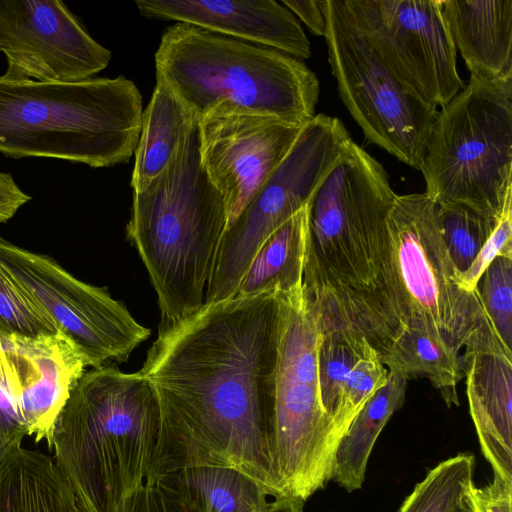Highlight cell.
<instances>
[{
	"instance_id": "cell-10",
	"label": "cell",
	"mask_w": 512,
	"mask_h": 512,
	"mask_svg": "<svg viewBox=\"0 0 512 512\" xmlns=\"http://www.w3.org/2000/svg\"><path fill=\"white\" fill-rule=\"evenodd\" d=\"M328 60L345 107L365 138L420 170L438 108L409 92L356 27L344 0L321 1Z\"/></svg>"
},
{
	"instance_id": "cell-16",
	"label": "cell",
	"mask_w": 512,
	"mask_h": 512,
	"mask_svg": "<svg viewBox=\"0 0 512 512\" xmlns=\"http://www.w3.org/2000/svg\"><path fill=\"white\" fill-rule=\"evenodd\" d=\"M199 125L202 165L224 199L226 229L286 157L305 124L220 108L199 119Z\"/></svg>"
},
{
	"instance_id": "cell-13",
	"label": "cell",
	"mask_w": 512,
	"mask_h": 512,
	"mask_svg": "<svg viewBox=\"0 0 512 512\" xmlns=\"http://www.w3.org/2000/svg\"><path fill=\"white\" fill-rule=\"evenodd\" d=\"M360 33L413 95L444 107L465 86L442 0H344Z\"/></svg>"
},
{
	"instance_id": "cell-12",
	"label": "cell",
	"mask_w": 512,
	"mask_h": 512,
	"mask_svg": "<svg viewBox=\"0 0 512 512\" xmlns=\"http://www.w3.org/2000/svg\"><path fill=\"white\" fill-rule=\"evenodd\" d=\"M0 266L75 345L88 367L126 362L151 334L107 288L76 279L48 255L0 237Z\"/></svg>"
},
{
	"instance_id": "cell-31",
	"label": "cell",
	"mask_w": 512,
	"mask_h": 512,
	"mask_svg": "<svg viewBox=\"0 0 512 512\" xmlns=\"http://www.w3.org/2000/svg\"><path fill=\"white\" fill-rule=\"evenodd\" d=\"M389 371L370 346L357 360L348 377L342 404V420L346 428L388 380Z\"/></svg>"
},
{
	"instance_id": "cell-19",
	"label": "cell",
	"mask_w": 512,
	"mask_h": 512,
	"mask_svg": "<svg viewBox=\"0 0 512 512\" xmlns=\"http://www.w3.org/2000/svg\"><path fill=\"white\" fill-rule=\"evenodd\" d=\"M442 10L471 78L512 79V0H442Z\"/></svg>"
},
{
	"instance_id": "cell-24",
	"label": "cell",
	"mask_w": 512,
	"mask_h": 512,
	"mask_svg": "<svg viewBox=\"0 0 512 512\" xmlns=\"http://www.w3.org/2000/svg\"><path fill=\"white\" fill-rule=\"evenodd\" d=\"M308 236V204L263 243L235 296L264 291L290 292L303 285Z\"/></svg>"
},
{
	"instance_id": "cell-29",
	"label": "cell",
	"mask_w": 512,
	"mask_h": 512,
	"mask_svg": "<svg viewBox=\"0 0 512 512\" xmlns=\"http://www.w3.org/2000/svg\"><path fill=\"white\" fill-rule=\"evenodd\" d=\"M0 334L38 338L61 334L0 266Z\"/></svg>"
},
{
	"instance_id": "cell-9",
	"label": "cell",
	"mask_w": 512,
	"mask_h": 512,
	"mask_svg": "<svg viewBox=\"0 0 512 512\" xmlns=\"http://www.w3.org/2000/svg\"><path fill=\"white\" fill-rule=\"evenodd\" d=\"M280 307L272 433L281 495L306 501L332 479L340 441L318 381L321 325L303 285L277 292Z\"/></svg>"
},
{
	"instance_id": "cell-34",
	"label": "cell",
	"mask_w": 512,
	"mask_h": 512,
	"mask_svg": "<svg viewBox=\"0 0 512 512\" xmlns=\"http://www.w3.org/2000/svg\"><path fill=\"white\" fill-rule=\"evenodd\" d=\"M466 498L473 512H512V482L494 475L483 487L472 483Z\"/></svg>"
},
{
	"instance_id": "cell-38",
	"label": "cell",
	"mask_w": 512,
	"mask_h": 512,
	"mask_svg": "<svg viewBox=\"0 0 512 512\" xmlns=\"http://www.w3.org/2000/svg\"><path fill=\"white\" fill-rule=\"evenodd\" d=\"M452 512H473L470 505L468 504L467 498L464 500V502L458 506L455 510Z\"/></svg>"
},
{
	"instance_id": "cell-14",
	"label": "cell",
	"mask_w": 512,
	"mask_h": 512,
	"mask_svg": "<svg viewBox=\"0 0 512 512\" xmlns=\"http://www.w3.org/2000/svg\"><path fill=\"white\" fill-rule=\"evenodd\" d=\"M86 367L62 334H0V455L27 435L51 448L55 420Z\"/></svg>"
},
{
	"instance_id": "cell-2",
	"label": "cell",
	"mask_w": 512,
	"mask_h": 512,
	"mask_svg": "<svg viewBox=\"0 0 512 512\" xmlns=\"http://www.w3.org/2000/svg\"><path fill=\"white\" fill-rule=\"evenodd\" d=\"M396 195L382 167L337 164L308 203L303 274L321 328L356 331L385 366L408 332L386 224Z\"/></svg>"
},
{
	"instance_id": "cell-17",
	"label": "cell",
	"mask_w": 512,
	"mask_h": 512,
	"mask_svg": "<svg viewBox=\"0 0 512 512\" xmlns=\"http://www.w3.org/2000/svg\"><path fill=\"white\" fill-rule=\"evenodd\" d=\"M135 4L145 17L195 25L299 60L311 56L298 20L274 0H137Z\"/></svg>"
},
{
	"instance_id": "cell-33",
	"label": "cell",
	"mask_w": 512,
	"mask_h": 512,
	"mask_svg": "<svg viewBox=\"0 0 512 512\" xmlns=\"http://www.w3.org/2000/svg\"><path fill=\"white\" fill-rule=\"evenodd\" d=\"M115 512L198 511L174 490L156 481H145L120 502Z\"/></svg>"
},
{
	"instance_id": "cell-4",
	"label": "cell",
	"mask_w": 512,
	"mask_h": 512,
	"mask_svg": "<svg viewBox=\"0 0 512 512\" xmlns=\"http://www.w3.org/2000/svg\"><path fill=\"white\" fill-rule=\"evenodd\" d=\"M227 223L224 199L201 161L199 118L165 170L133 193L126 236L157 294L160 327L205 304V290Z\"/></svg>"
},
{
	"instance_id": "cell-28",
	"label": "cell",
	"mask_w": 512,
	"mask_h": 512,
	"mask_svg": "<svg viewBox=\"0 0 512 512\" xmlns=\"http://www.w3.org/2000/svg\"><path fill=\"white\" fill-rule=\"evenodd\" d=\"M436 217L449 257L460 276L469 268L499 219L487 218L458 204H436Z\"/></svg>"
},
{
	"instance_id": "cell-32",
	"label": "cell",
	"mask_w": 512,
	"mask_h": 512,
	"mask_svg": "<svg viewBox=\"0 0 512 512\" xmlns=\"http://www.w3.org/2000/svg\"><path fill=\"white\" fill-rule=\"evenodd\" d=\"M512 257V194L504 204L496 227L479 253L458 278L459 286L467 292H475L482 274L497 256Z\"/></svg>"
},
{
	"instance_id": "cell-15",
	"label": "cell",
	"mask_w": 512,
	"mask_h": 512,
	"mask_svg": "<svg viewBox=\"0 0 512 512\" xmlns=\"http://www.w3.org/2000/svg\"><path fill=\"white\" fill-rule=\"evenodd\" d=\"M0 52L10 81H81L111 59L60 0H0Z\"/></svg>"
},
{
	"instance_id": "cell-35",
	"label": "cell",
	"mask_w": 512,
	"mask_h": 512,
	"mask_svg": "<svg viewBox=\"0 0 512 512\" xmlns=\"http://www.w3.org/2000/svg\"><path fill=\"white\" fill-rule=\"evenodd\" d=\"M31 199L10 173L0 171V223L9 221Z\"/></svg>"
},
{
	"instance_id": "cell-26",
	"label": "cell",
	"mask_w": 512,
	"mask_h": 512,
	"mask_svg": "<svg viewBox=\"0 0 512 512\" xmlns=\"http://www.w3.org/2000/svg\"><path fill=\"white\" fill-rule=\"evenodd\" d=\"M370 346L354 330L321 328L317 356L320 397L340 438L346 432L342 420L344 389L355 363Z\"/></svg>"
},
{
	"instance_id": "cell-21",
	"label": "cell",
	"mask_w": 512,
	"mask_h": 512,
	"mask_svg": "<svg viewBox=\"0 0 512 512\" xmlns=\"http://www.w3.org/2000/svg\"><path fill=\"white\" fill-rule=\"evenodd\" d=\"M198 117L159 76L151 100L143 111L135 165L133 192L146 188L174 157L181 141Z\"/></svg>"
},
{
	"instance_id": "cell-27",
	"label": "cell",
	"mask_w": 512,
	"mask_h": 512,
	"mask_svg": "<svg viewBox=\"0 0 512 512\" xmlns=\"http://www.w3.org/2000/svg\"><path fill=\"white\" fill-rule=\"evenodd\" d=\"M475 458L464 452L430 469L398 512H452L466 499L473 482Z\"/></svg>"
},
{
	"instance_id": "cell-20",
	"label": "cell",
	"mask_w": 512,
	"mask_h": 512,
	"mask_svg": "<svg viewBox=\"0 0 512 512\" xmlns=\"http://www.w3.org/2000/svg\"><path fill=\"white\" fill-rule=\"evenodd\" d=\"M0 512L81 511L50 457L14 444L0 455Z\"/></svg>"
},
{
	"instance_id": "cell-8",
	"label": "cell",
	"mask_w": 512,
	"mask_h": 512,
	"mask_svg": "<svg viewBox=\"0 0 512 512\" xmlns=\"http://www.w3.org/2000/svg\"><path fill=\"white\" fill-rule=\"evenodd\" d=\"M386 224L408 332L429 334L463 354L512 356L477 292L458 284L459 274L439 230L436 203L425 192L396 195Z\"/></svg>"
},
{
	"instance_id": "cell-18",
	"label": "cell",
	"mask_w": 512,
	"mask_h": 512,
	"mask_svg": "<svg viewBox=\"0 0 512 512\" xmlns=\"http://www.w3.org/2000/svg\"><path fill=\"white\" fill-rule=\"evenodd\" d=\"M469 410L494 475L512 482V356L463 354Z\"/></svg>"
},
{
	"instance_id": "cell-6",
	"label": "cell",
	"mask_w": 512,
	"mask_h": 512,
	"mask_svg": "<svg viewBox=\"0 0 512 512\" xmlns=\"http://www.w3.org/2000/svg\"><path fill=\"white\" fill-rule=\"evenodd\" d=\"M156 76L201 119L220 108L306 124L320 84L301 60L280 51L176 22L162 34Z\"/></svg>"
},
{
	"instance_id": "cell-1",
	"label": "cell",
	"mask_w": 512,
	"mask_h": 512,
	"mask_svg": "<svg viewBox=\"0 0 512 512\" xmlns=\"http://www.w3.org/2000/svg\"><path fill=\"white\" fill-rule=\"evenodd\" d=\"M279 317L277 291H264L204 304L159 327L139 370L160 412L146 480L224 465L281 497L272 450Z\"/></svg>"
},
{
	"instance_id": "cell-25",
	"label": "cell",
	"mask_w": 512,
	"mask_h": 512,
	"mask_svg": "<svg viewBox=\"0 0 512 512\" xmlns=\"http://www.w3.org/2000/svg\"><path fill=\"white\" fill-rule=\"evenodd\" d=\"M386 368L408 380L427 378L448 407L459 405L457 387L465 376L463 353L435 337L415 331L404 334Z\"/></svg>"
},
{
	"instance_id": "cell-5",
	"label": "cell",
	"mask_w": 512,
	"mask_h": 512,
	"mask_svg": "<svg viewBox=\"0 0 512 512\" xmlns=\"http://www.w3.org/2000/svg\"><path fill=\"white\" fill-rule=\"evenodd\" d=\"M142 97L131 80L10 81L0 75V153L92 168L126 163L142 126Z\"/></svg>"
},
{
	"instance_id": "cell-7",
	"label": "cell",
	"mask_w": 512,
	"mask_h": 512,
	"mask_svg": "<svg viewBox=\"0 0 512 512\" xmlns=\"http://www.w3.org/2000/svg\"><path fill=\"white\" fill-rule=\"evenodd\" d=\"M420 171L436 204L498 220L512 194V79L470 77L438 110Z\"/></svg>"
},
{
	"instance_id": "cell-30",
	"label": "cell",
	"mask_w": 512,
	"mask_h": 512,
	"mask_svg": "<svg viewBox=\"0 0 512 512\" xmlns=\"http://www.w3.org/2000/svg\"><path fill=\"white\" fill-rule=\"evenodd\" d=\"M477 295L504 345L512 348V257L497 256L476 286Z\"/></svg>"
},
{
	"instance_id": "cell-3",
	"label": "cell",
	"mask_w": 512,
	"mask_h": 512,
	"mask_svg": "<svg viewBox=\"0 0 512 512\" xmlns=\"http://www.w3.org/2000/svg\"><path fill=\"white\" fill-rule=\"evenodd\" d=\"M160 428L151 383L113 365L85 370L52 431L56 466L81 512H115L150 471Z\"/></svg>"
},
{
	"instance_id": "cell-11",
	"label": "cell",
	"mask_w": 512,
	"mask_h": 512,
	"mask_svg": "<svg viewBox=\"0 0 512 512\" xmlns=\"http://www.w3.org/2000/svg\"><path fill=\"white\" fill-rule=\"evenodd\" d=\"M352 140L342 122L315 114L293 147L227 227L216 250L205 304L235 296L263 243L305 207Z\"/></svg>"
},
{
	"instance_id": "cell-22",
	"label": "cell",
	"mask_w": 512,
	"mask_h": 512,
	"mask_svg": "<svg viewBox=\"0 0 512 512\" xmlns=\"http://www.w3.org/2000/svg\"><path fill=\"white\" fill-rule=\"evenodd\" d=\"M146 481L174 490L198 512H264L270 497L252 478L224 465L178 468Z\"/></svg>"
},
{
	"instance_id": "cell-37",
	"label": "cell",
	"mask_w": 512,
	"mask_h": 512,
	"mask_svg": "<svg viewBox=\"0 0 512 512\" xmlns=\"http://www.w3.org/2000/svg\"><path fill=\"white\" fill-rule=\"evenodd\" d=\"M305 501L292 497H272L264 512H303Z\"/></svg>"
},
{
	"instance_id": "cell-23",
	"label": "cell",
	"mask_w": 512,
	"mask_h": 512,
	"mask_svg": "<svg viewBox=\"0 0 512 512\" xmlns=\"http://www.w3.org/2000/svg\"><path fill=\"white\" fill-rule=\"evenodd\" d=\"M408 379L389 372L387 383L377 390L340 439L332 479L347 492L361 489L374 444L391 416L401 408Z\"/></svg>"
},
{
	"instance_id": "cell-36",
	"label": "cell",
	"mask_w": 512,
	"mask_h": 512,
	"mask_svg": "<svg viewBox=\"0 0 512 512\" xmlns=\"http://www.w3.org/2000/svg\"><path fill=\"white\" fill-rule=\"evenodd\" d=\"M281 3L297 15L314 35L324 36L326 22L321 1L282 0Z\"/></svg>"
}]
</instances>
